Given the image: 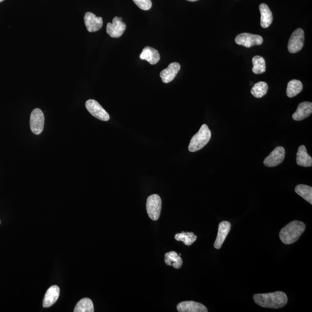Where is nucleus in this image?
Listing matches in <instances>:
<instances>
[{
  "label": "nucleus",
  "instance_id": "nucleus-9",
  "mask_svg": "<svg viewBox=\"0 0 312 312\" xmlns=\"http://www.w3.org/2000/svg\"><path fill=\"white\" fill-rule=\"evenodd\" d=\"M126 29V25L122 21V18L115 17L113 19L112 24L108 23L107 26V33L112 38H119L123 35Z\"/></svg>",
  "mask_w": 312,
  "mask_h": 312
},
{
  "label": "nucleus",
  "instance_id": "nucleus-12",
  "mask_svg": "<svg viewBox=\"0 0 312 312\" xmlns=\"http://www.w3.org/2000/svg\"><path fill=\"white\" fill-rule=\"evenodd\" d=\"M231 227V223L227 221H222L219 224L217 237L214 243V247L216 249H219L222 246L224 240L230 231Z\"/></svg>",
  "mask_w": 312,
  "mask_h": 312
},
{
  "label": "nucleus",
  "instance_id": "nucleus-29",
  "mask_svg": "<svg viewBox=\"0 0 312 312\" xmlns=\"http://www.w3.org/2000/svg\"><path fill=\"white\" fill-rule=\"evenodd\" d=\"M4 1H5V0H0V3L3 2Z\"/></svg>",
  "mask_w": 312,
  "mask_h": 312
},
{
  "label": "nucleus",
  "instance_id": "nucleus-16",
  "mask_svg": "<svg viewBox=\"0 0 312 312\" xmlns=\"http://www.w3.org/2000/svg\"><path fill=\"white\" fill-rule=\"evenodd\" d=\"M140 58L146 60L150 65H155L160 61V55L159 51L152 47H146L143 50Z\"/></svg>",
  "mask_w": 312,
  "mask_h": 312
},
{
  "label": "nucleus",
  "instance_id": "nucleus-17",
  "mask_svg": "<svg viewBox=\"0 0 312 312\" xmlns=\"http://www.w3.org/2000/svg\"><path fill=\"white\" fill-rule=\"evenodd\" d=\"M60 295V288L58 285H52L45 294L43 301V306L49 307L57 301Z\"/></svg>",
  "mask_w": 312,
  "mask_h": 312
},
{
  "label": "nucleus",
  "instance_id": "nucleus-20",
  "mask_svg": "<svg viewBox=\"0 0 312 312\" xmlns=\"http://www.w3.org/2000/svg\"><path fill=\"white\" fill-rule=\"evenodd\" d=\"M165 262L167 265L172 266L176 269L181 268L183 264L182 258L174 251L165 254Z\"/></svg>",
  "mask_w": 312,
  "mask_h": 312
},
{
  "label": "nucleus",
  "instance_id": "nucleus-5",
  "mask_svg": "<svg viewBox=\"0 0 312 312\" xmlns=\"http://www.w3.org/2000/svg\"><path fill=\"white\" fill-rule=\"evenodd\" d=\"M305 41V34L302 29H298L292 33L288 43V50L291 54L301 51Z\"/></svg>",
  "mask_w": 312,
  "mask_h": 312
},
{
  "label": "nucleus",
  "instance_id": "nucleus-6",
  "mask_svg": "<svg viewBox=\"0 0 312 312\" xmlns=\"http://www.w3.org/2000/svg\"><path fill=\"white\" fill-rule=\"evenodd\" d=\"M45 117L44 113L40 109H35L30 116V126L32 132L39 135L43 132L44 127Z\"/></svg>",
  "mask_w": 312,
  "mask_h": 312
},
{
  "label": "nucleus",
  "instance_id": "nucleus-14",
  "mask_svg": "<svg viewBox=\"0 0 312 312\" xmlns=\"http://www.w3.org/2000/svg\"><path fill=\"white\" fill-rule=\"evenodd\" d=\"M179 312H207L208 309L202 303L194 301H184L177 306Z\"/></svg>",
  "mask_w": 312,
  "mask_h": 312
},
{
  "label": "nucleus",
  "instance_id": "nucleus-27",
  "mask_svg": "<svg viewBox=\"0 0 312 312\" xmlns=\"http://www.w3.org/2000/svg\"><path fill=\"white\" fill-rule=\"evenodd\" d=\"M133 2L140 9L144 11L149 10L152 7L151 0H133Z\"/></svg>",
  "mask_w": 312,
  "mask_h": 312
},
{
  "label": "nucleus",
  "instance_id": "nucleus-2",
  "mask_svg": "<svg viewBox=\"0 0 312 312\" xmlns=\"http://www.w3.org/2000/svg\"><path fill=\"white\" fill-rule=\"evenodd\" d=\"M305 228V225L302 221H292L281 229L280 239L283 243L290 245L297 241Z\"/></svg>",
  "mask_w": 312,
  "mask_h": 312
},
{
  "label": "nucleus",
  "instance_id": "nucleus-4",
  "mask_svg": "<svg viewBox=\"0 0 312 312\" xmlns=\"http://www.w3.org/2000/svg\"><path fill=\"white\" fill-rule=\"evenodd\" d=\"M162 201L159 195H150L146 201V210L150 219L156 221L159 219Z\"/></svg>",
  "mask_w": 312,
  "mask_h": 312
},
{
  "label": "nucleus",
  "instance_id": "nucleus-26",
  "mask_svg": "<svg viewBox=\"0 0 312 312\" xmlns=\"http://www.w3.org/2000/svg\"><path fill=\"white\" fill-rule=\"evenodd\" d=\"M253 67L252 71L255 74H261L265 72V59L260 56H255L252 59Z\"/></svg>",
  "mask_w": 312,
  "mask_h": 312
},
{
  "label": "nucleus",
  "instance_id": "nucleus-25",
  "mask_svg": "<svg viewBox=\"0 0 312 312\" xmlns=\"http://www.w3.org/2000/svg\"><path fill=\"white\" fill-rule=\"evenodd\" d=\"M175 238L178 241H181L187 246H190L196 240L197 237L193 232H182L175 235Z\"/></svg>",
  "mask_w": 312,
  "mask_h": 312
},
{
  "label": "nucleus",
  "instance_id": "nucleus-22",
  "mask_svg": "<svg viewBox=\"0 0 312 312\" xmlns=\"http://www.w3.org/2000/svg\"><path fill=\"white\" fill-rule=\"evenodd\" d=\"M296 194L312 204V187L305 185H298L295 188Z\"/></svg>",
  "mask_w": 312,
  "mask_h": 312
},
{
  "label": "nucleus",
  "instance_id": "nucleus-7",
  "mask_svg": "<svg viewBox=\"0 0 312 312\" xmlns=\"http://www.w3.org/2000/svg\"><path fill=\"white\" fill-rule=\"evenodd\" d=\"M86 109L94 117L107 122L110 119L108 112L104 110L101 105L95 100H89L85 104Z\"/></svg>",
  "mask_w": 312,
  "mask_h": 312
},
{
  "label": "nucleus",
  "instance_id": "nucleus-19",
  "mask_svg": "<svg viewBox=\"0 0 312 312\" xmlns=\"http://www.w3.org/2000/svg\"><path fill=\"white\" fill-rule=\"evenodd\" d=\"M261 14L260 24L262 28H268L272 24L273 21V15L268 6L265 4L262 3L259 7Z\"/></svg>",
  "mask_w": 312,
  "mask_h": 312
},
{
  "label": "nucleus",
  "instance_id": "nucleus-1",
  "mask_svg": "<svg viewBox=\"0 0 312 312\" xmlns=\"http://www.w3.org/2000/svg\"><path fill=\"white\" fill-rule=\"evenodd\" d=\"M253 299L258 305L273 309L284 307L288 302L286 294L282 291L255 294Z\"/></svg>",
  "mask_w": 312,
  "mask_h": 312
},
{
  "label": "nucleus",
  "instance_id": "nucleus-8",
  "mask_svg": "<svg viewBox=\"0 0 312 312\" xmlns=\"http://www.w3.org/2000/svg\"><path fill=\"white\" fill-rule=\"evenodd\" d=\"M236 44L249 48L255 45H261L263 43L262 37L250 33H241L236 36L235 40Z\"/></svg>",
  "mask_w": 312,
  "mask_h": 312
},
{
  "label": "nucleus",
  "instance_id": "nucleus-23",
  "mask_svg": "<svg viewBox=\"0 0 312 312\" xmlns=\"http://www.w3.org/2000/svg\"><path fill=\"white\" fill-rule=\"evenodd\" d=\"M268 90V85L265 82H259L254 84L251 89V94L254 97L260 98L264 96Z\"/></svg>",
  "mask_w": 312,
  "mask_h": 312
},
{
  "label": "nucleus",
  "instance_id": "nucleus-10",
  "mask_svg": "<svg viewBox=\"0 0 312 312\" xmlns=\"http://www.w3.org/2000/svg\"><path fill=\"white\" fill-rule=\"evenodd\" d=\"M285 151L284 148L278 146L264 161L266 167H274L283 162L285 157Z\"/></svg>",
  "mask_w": 312,
  "mask_h": 312
},
{
  "label": "nucleus",
  "instance_id": "nucleus-28",
  "mask_svg": "<svg viewBox=\"0 0 312 312\" xmlns=\"http://www.w3.org/2000/svg\"><path fill=\"white\" fill-rule=\"evenodd\" d=\"M187 1H189L190 2H195L198 1V0H187Z\"/></svg>",
  "mask_w": 312,
  "mask_h": 312
},
{
  "label": "nucleus",
  "instance_id": "nucleus-18",
  "mask_svg": "<svg viewBox=\"0 0 312 312\" xmlns=\"http://www.w3.org/2000/svg\"><path fill=\"white\" fill-rule=\"evenodd\" d=\"M296 163L299 166L309 167L312 166V159L309 155H308L305 146H300L297 154H296Z\"/></svg>",
  "mask_w": 312,
  "mask_h": 312
},
{
  "label": "nucleus",
  "instance_id": "nucleus-15",
  "mask_svg": "<svg viewBox=\"0 0 312 312\" xmlns=\"http://www.w3.org/2000/svg\"><path fill=\"white\" fill-rule=\"evenodd\" d=\"M312 113V103L310 102H303L300 103L294 114L292 119L295 121H300L309 117Z\"/></svg>",
  "mask_w": 312,
  "mask_h": 312
},
{
  "label": "nucleus",
  "instance_id": "nucleus-21",
  "mask_svg": "<svg viewBox=\"0 0 312 312\" xmlns=\"http://www.w3.org/2000/svg\"><path fill=\"white\" fill-rule=\"evenodd\" d=\"M303 85L302 82L296 80H293L288 83L286 90L287 96L292 98L298 95L302 92Z\"/></svg>",
  "mask_w": 312,
  "mask_h": 312
},
{
  "label": "nucleus",
  "instance_id": "nucleus-24",
  "mask_svg": "<svg viewBox=\"0 0 312 312\" xmlns=\"http://www.w3.org/2000/svg\"><path fill=\"white\" fill-rule=\"evenodd\" d=\"M95 311L92 300L89 298H84L80 300L75 306L74 312H93Z\"/></svg>",
  "mask_w": 312,
  "mask_h": 312
},
{
  "label": "nucleus",
  "instance_id": "nucleus-13",
  "mask_svg": "<svg viewBox=\"0 0 312 312\" xmlns=\"http://www.w3.org/2000/svg\"><path fill=\"white\" fill-rule=\"evenodd\" d=\"M180 70V65L178 63H172L167 69L161 71L160 76L165 84H168L174 80Z\"/></svg>",
  "mask_w": 312,
  "mask_h": 312
},
{
  "label": "nucleus",
  "instance_id": "nucleus-11",
  "mask_svg": "<svg viewBox=\"0 0 312 312\" xmlns=\"http://www.w3.org/2000/svg\"><path fill=\"white\" fill-rule=\"evenodd\" d=\"M85 24L88 32L99 31L103 27V21L101 17H97L92 13H86L84 17Z\"/></svg>",
  "mask_w": 312,
  "mask_h": 312
},
{
  "label": "nucleus",
  "instance_id": "nucleus-3",
  "mask_svg": "<svg viewBox=\"0 0 312 312\" xmlns=\"http://www.w3.org/2000/svg\"><path fill=\"white\" fill-rule=\"evenodd\" d=\"M211 131L206 125H203L198 132L195 134L190 142L189 150L191 152H195L201 150L208 144L211 138Z\"/></svg>",
  "mask_w": 312,
  "mask_h": 312
}]
</instances>
